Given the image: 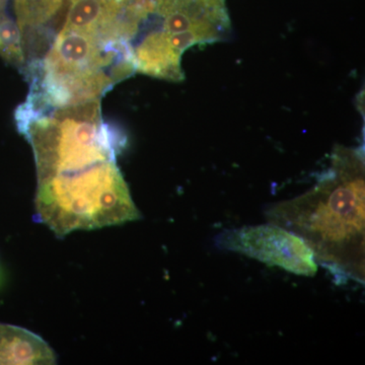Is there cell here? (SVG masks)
<instances>
[{"label":"cell","instance_id":"5b68a950","mask_svg":"<svg viewBox=\"0 0 365 365\" xmlns=\"http://www.w3.org/2000/svg\"><path fill=\"white\" fill-rule=\"evenodd\" d=\"M56 356L40 336L0 324V364H55Z\"/></svg>","mask_w":365,"mask_h":365},{"label":"cell","instance_id":"7a4b0ae2","mask_svg":"<svg viewBox=\"0 0 365 365\" xmlns=\"http://www.w3.org/2000/svg\"><path fill=\"white\" fill-rule=\"evenodd\" d=\"M136 71L181 81L182 57L194 46L227 40L225 0H121L120 9Z\"/></svg>","mask_w":365,"mask_h":365},{"label":"cell","instance_id":"6da1fadb","mask_svg":"<svg viewBox=\"0 0 365 365\" xmlns=\"http://www.w3.org/2000/svg\"><path fill=\"white\" fill-rule=\"evenodd\" d=\"M364 160L361 151L337 146L331 167L307 193L271 208L274 225L290 230L336 275L364 279Z\"/></svg>","mask_w":365,"mask_h":365},{"label":"cell","instance_id":"3957f363","mask_svg":"<svg viewBox=\"0 0 365 365\" xmlns=\"http://www.w3.org/2000/svg\"><path fill=\"white\" fill-rule=\"evenodd\" d=\"M36 220L57 237L140 218L116 160L38 180Z\"/></svg>","mask_w":365,"mask_h":365},{"label":"cell","instance_id":"277c9868","mask_svg":"<svg viewBox=\"0 0 365 365\" xmlns=\"http://www.w3.org/2000/svg\"><path fill=\"white\" fill-rule=\"evenodd\" d=\"M216 245L297 275L312 277L318 272L311 247L299 235L274 223L223 232Z\"/></svg>","mask_w":365,"mask_h":365}]
</instances>
